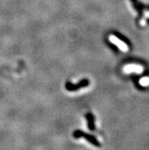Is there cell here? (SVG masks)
Masks as SVG:
<instances>
[{
    "label": "cell",
    "instance_id": "1",
    "mask_svg": "<svg viewBox=\"0 0 149 150\" xmlns=\"http://www.w3.org/2000/svg\"><path fill=\"white\" fill-rule=\"evenodd\" d=\"M73 137L74 138L76 139H79V138H85L86 140L88 142V143H91V145L95 146L96 147H100L101 146V144L98 141V139H97L96 137H94L92 135H90L88 133H85L84 131H81V130H76L73 133Z\"/></svg>",
    "mask_w": 149,
    "mask_h": 150
},
{
    "label": "cell",
    "instance_id": "2",
    "mask_svg": "<svg viewBox=\"0 0 149 150\" xmlns=\"http://www.w3.org/2000/svg\"><path fill=\"white\" fill-rule=\"evenodd\" d=\"M88 85H90V82L88 79L81 80L79 83L76 84V85H74V84L68 82V83L66 84V89L70 91H77V90H79L81 88L87 87Z\"/></svg>",
    "mask_w": 149,
    "mask_h": 150
},
{
    "label": "cell",
    "instance_id": "3",
    "mask_svg": "<svg viewBox=\"0 0 149 150\" xmlns=\"http://www.w3.org/2000/svg\"><path fill=\"white\" fill-rule=\"evenodd\" d=\"M144 69L142 66L136 64H129L123 68V71L126 73H130V72H136L138 74H140L143 72Z\"/></svg>",
    "mask_w": 149,
    "mask_h": 150
},
{
    "label": "cell",
    "instance_id": "4",
    "mask_svg": "<svg viewBox=\"0 0 149 150\" xmlns=\"http://www.w3.org/2000/svg\"><path fill=\"white\" fill-rule=\"evenodd\" d=\"M109 40L113 43V44L117 45V47L121 50H123V51L124 52L128 51V50H129L128 46L125 44L124 42L122 41V40H119V39H118L116 36H114V35H109Z\"/></svg>",
    "mask_w": 149,
    "mask_h": 150
},
{
    "label": "cell",
    "instance_id": "5",
    "mask_svg": "<svg viewBox=\"0 0 149 150\" xmlns=\"http://www.w3.org/2000/svg\"><path fill=\"white\" fill-rule=\"evenodd\" d=\"M88 120V127L91 130H95V117L91 114H88L86 116Z\"/></svg>",
    "mask_w": 149,
    "mask_h": 150
},
{
    "label": "cell",
    "instance_id": "6",
    "mask_svg": "<svg viewBox=\"0 0 149 150\" xmlns=\"http://www.w3.org/2000/svg\"><path fill=\"white\" fill-rule=\"evenodd\" d=\"M139 84L142 86H149V77H143L140 79Z\"/></svg>",
    "mask_w": 149,
    "mask_h": 150
},
{
    "label": "cell",
    "instance_id": "7",
    "mask_svg": "<svg viewBox=\"0 0 149 150\" xmlns=\"http://www.w3.org/2000/svg\"><path fill=\"white\" fill-rule=\"evenodd\" d=\"M145 17L149 18V11H145Z\"/></svg>",
    "mask_w": 149,
    "mask_h": 150
}]
</instances>
